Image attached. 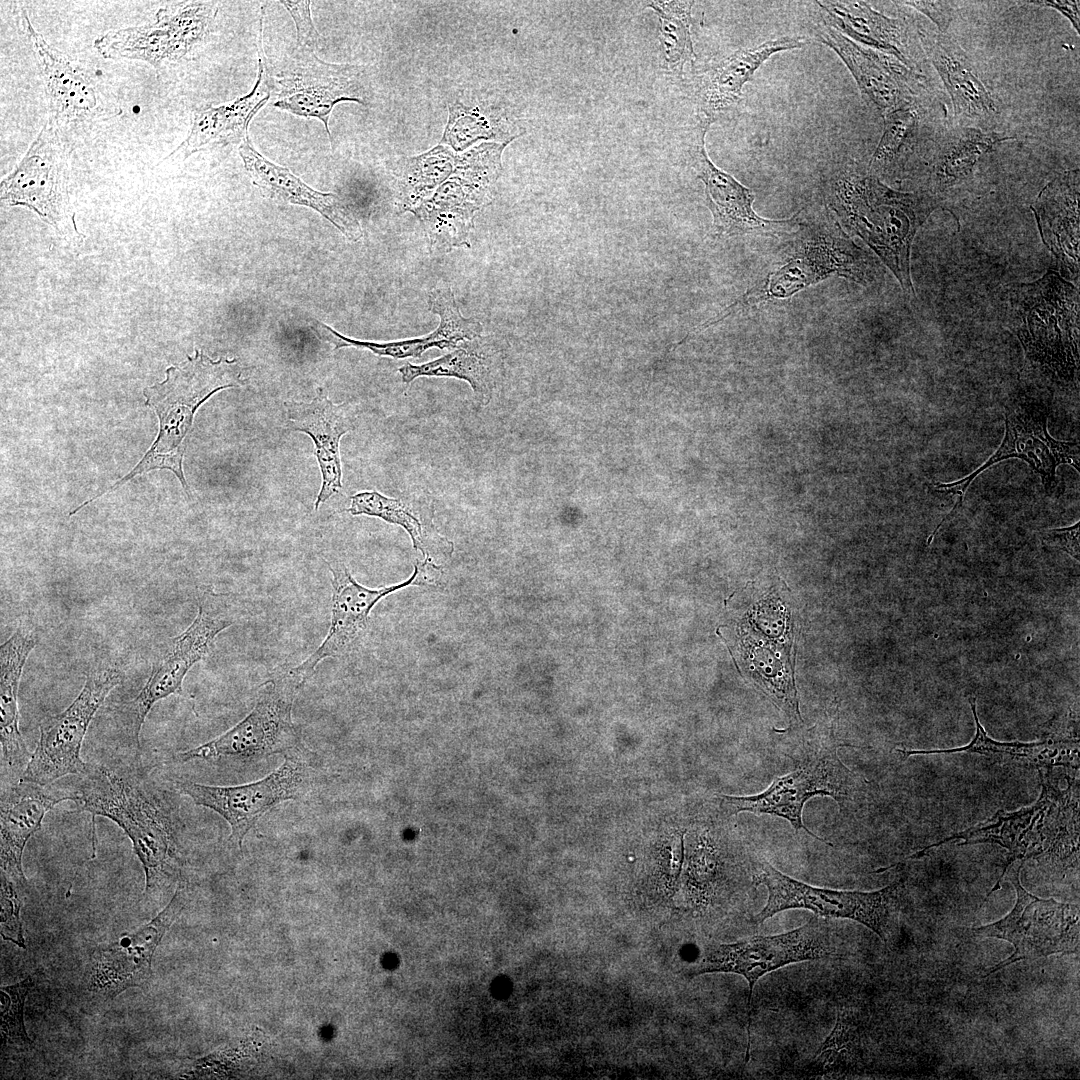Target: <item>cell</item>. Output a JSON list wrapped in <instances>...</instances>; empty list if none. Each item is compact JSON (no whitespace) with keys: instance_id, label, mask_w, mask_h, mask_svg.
Instances as JSON below:
<instances>
[{"instance_id":"cell-44","label":"cell","mask_w":1080,"mask_h":1080,"mask_svg":"<svg viewBox=\"0 0 1080 1080\" xmlns=\"http://www.w3.org/2000/svg\"><path fill=\"white\" fill-rule=\"evenodd\" d=\"M1027 3L1034 4L1036 6L1051 7V8H1054V9L1058 10L1059 12H1061L1065 17H1067L1070 20L1073 27L1079 33V22H1080V18H1079L1080 2L1079 1H1067V0L1066 1H1062V0L1054 1L1053 0V1H1029Z\"/></svg>"},{"instance_id":"cell-11","label":"cell","mask_w":1080,"mask_h":1080,"mask_svg":"<svg viewBox=\"0 0 1080 1080\" xmlns=\"http://www.w3.org/2000/svg\"><path fill=\"white\" fill-rule=\"evenodd\" d=\"M120 681L121 674L115 668L89 672L74 701L61 713L41 721L38 744L20 780L47 786L67 775L84 774L88 764L80 751L87 729Z\"/></svg>"},{"instance_id":"cell-21","label":"cell","mask_w":1080,"mask_h":1080,"mask_svg":"<svg viewBox=\"0 0 1080 1080\" xmlns=\"http://www.w3.org/2000/svg\"><path fill=\"white\" fill-rule=\"evenodd\" d=\"M19 16L45 85L50 113L48 120L60 129L61 124L91 119L99 106L97 89L91 76L35 30L25 7H19Z\"/></svg>"},{"instance_id":"cell-14","label":"cell","mask_w":1080,"mask_h":1080,"mask_svg":"<svg viewBox=\"0 0 1080 1080\" xmlns=\"http://www.w3.org/2000/svg\"><path fill=\"white\" fill-rule=\"evenodd\" d=\"M223 595L212 591L201 594L197 615L191 624L172 639L167 650L154 664L150 676L130 702V731L138 751L140 734L150 710L158 701L182 693V684L189 670L212 650L217 636L233 625Z\"/></svg>"},{"instance_id":"cell-16","label":"cell","mask_w":1080,"mask_h":1080,"mask_svg":"<svg viewBox=\"0 0 1080 1080\" xmlns=\"http://www.w3.org/2000/svg\"><path fill=\"white\" fill-rule=\"evenodd\" d=\"M328 569L332 578V607L327 635L310 656L289 669L302 686L323 660L340 657L354 647L367 629L371 610L382 598L414 583L432 581L439 575V568L425 559L416 563L413 574L404 582L370 589L358 583L342 562H329Z\"/></svg>"},{"instance_id":"cell-5","label":"cell","mask_w":1080,"mask_h":1080,"mask_svg":"<svg viewBox=\"0 0 1080 1080\" xmlns=\"http://www.w3.org/2000/svg\"><path fill=\"white\" fill-rule=\"evenodd\" d=\"M1078 813V794L1068 788L1059 790L1048 779H1042V792L1033 805L1014 812L999 810L988 820L931 844L911 858L955 840H960V845L982 842L1001 845L1009 851L1004 869L1013 861L1043 854L1078 856Z\"/></svg>"},{"instance_id":"cell-37","label":"cell","mask_w":1080,"mask_h":1080,"mask_svg":"<svg viewBox=\"0 0 1080 1080\" xmlns=\"http://www.w3.org/2000/svg\"><path fill=\"white\" fill-rule=\"evenodd\" d=\"M883 117V134L870 161V170L875 173L900 169L912 152L919 132L920 120L914 105L893 110Z\"/></svg>"},{"instance_id":"cell-29","label":"cell","mask_w":1080,"mask_h":1080,"mask_svg":"<svg viewBox=\"0 0 1080 1080\" xmlns=\"http://www.w3.org/2000/svg\"><path fill=\"white\" fill-rule=\"evenodd\" d=\"M1079 171L1058 175L1038 194L1032 210L1044 244L1069 275L1079 272Z\"/></svg>"},{"instance_id":"cell-34","label":"cell","mask_w":1080,"mask_h":1080,"mask_svg":"<svg viewBox=\"0 0 1080 1080\" xmlns=\"http://www.w3.org/2000/svg\"><path fill=\"white\" fill-rule=\"evenodd\" d=\"M496 354L480 337L464 341L453 351L415 365L406 363L399 368L404 383L419 377H452L466 381L481 405H488L496 386Z\"/></svg>"},{"instance_id":"cell-25","label":"cell","mask_w":1080,"mask_h":1080,"mask_svg":"<svg viewBox=\"0 0 1080 1080\" xmlns=\"http://www.w3.org/2000/svg\"><path fill=\"white\" fill-rule=\"evenodd\" d=\"M428 304L430 310L439 315L440 323L434 331L424 337L380 343L346 337L322 322H316L318 326L316 325L315 330L335 349L355 347L394 359L418 358L430 348L452 349L456 348L459 342L480 337L481 323L462 316L450 288L433 290L429 295Z\"/></svg>"},{"instance_id":"cell-19","label":"cell","mask_w":1080,"mask_h":1080,"mask_svg":"<svg viewBox=\"0 0 1080 1080\" xmlns=\"http://www.w3.org/2000/svg\"><path fill=\"white\" fill-rule=\"evenodd\" d=\"M182 906L183 895L178 888L170 903L151 922L106 947H99L91 958L89 989L113 998L146 982L151 975L154 951Z\"/></svg>"},{"instance_id":"cell-33","label":"cell","mask_w":1080,"mask_h":1080,"mask_svg":"<svg viewBox=\"0 0 1080 1080\" xmlns=\"http://www.w3.org/2000/svg\"><path fill=\"white\" fill-rule=\"evenodd\" d=\"M931 61L950 95L955 116L986 123L998 114L994 99L954 40L941 33L932 47Z\"/></svg>"},{"instance_id":"cell-18","label":"cell","mask_w":1080,"mask_h":1080,"mask_svg":"<svg viewBox=\"0 0 1080 1080\" xmlns=\"http://www.w3.org/2000/svg\"><path fill=\"white\" fill-rule=\"evenodd\" d=\"M710 124L700 120L696 141L692 144V166L703 182L707 206L718 235L774 234L799 225V212L787 219H767L753 209L754 192L729 173L718 168L705 149V135Z\"/></svg>"},{"instance_id":"cell-20","label":"cell","mask_w":1080,"mask_h":1080,"mask_svg":"<svg viewBox=\"0 0 1080 1080\" xmlns=\"http://www.w3.org/2000/svg\"><path fill=\"white\" fill-rule=\"evenodd\" d=\"M815 36L840 57L864 99L882 115L914 105L915 75L897 59L859 45L824 23Z\"/></svg>"},{"instance_id":"cell-27","label":"cell","mask_w":1080,"mask_h":1080,"mask_svg":"<svg viewBox=\"0 0 1080 1080\" xmlns=\"http://www.w3.org/2000/svg\"><path fill=\"white\" fill-rule=\"evenodd\" d=\"M801 37L782 36L757 46L738 49L703 75L698 97L700 120L712 124L740 102L742 89L755 72L774 54L800 49Z\"/></svg>"},{"instance_id":"cell-4","label":"cell","mask_w":1080,"mask_h":1080,"mask_svg":"<svg viewBox=\"0 0 1080 1080\" xmlns=\"http://www.w3.org/2000/svg\"><path fill=\"white\" fill-rule=\"evenodd\" d=\"M1079 295L1074 285L1048 271L1020 284L1009 296L1008 319L1026 366L1062 386L1077 380Z\"/></svg>"},{"instance_id":"cell-35","label":"cell","mask_w":1080,"mask_h":1080,"mask_svg":"<svg viewBox=\"0 0 1080 1080\" xmlns=\"http://www.w3.org/2000/svg\"><path fill=\"white\" fill-rule=\"evenodd\" d=\"M1010 139L1013 137L975 127H960L951 131L932 158L935 186L945 189L963 183L972 176L981 157L990 153L997 144Z\"/></svg>"},{"instance_id":"cell-28","label":"cell","mask_w":1080,"mask_h":1080,"mask_svg":"<svg viewBox=\"0 0 1080 1080\" xmlns=\"http://www.w3.org/2000/svg\"><path fill=\"white\" fill-rule=\"evenodd\" d=\"M815 3L824 24L850 37L852 41L894 57L909 69L915 67L916 47L903 20L887 17L862 1L827 0Z\"/></svg>"},{"instance_id":"cell-40","label":"cell","mask_w":1080,"mask_h":1080,"mask_svg":"<svg viewBox=\"0 0 1080 1080\" xmlns=\"http://www.w3.org/2000/svg\"><path fill=\"white\" fill-rule=\"evenodd\" d=\"M14 881L4 873L1 875V935L4 940H10L18 946L25 948L20 909L22 901L16 891Z\"/></svg>"},{"instance_id":"cell-7","label":"cell","mask_w":1080,"mask_h":1080,"mask_svg":"<svg viewBox=\"0 0 1080 1080\" xmlns=\"http://www.w3.org/2000/svg\"><path fill=\"white\" fill-rule=\"evenodd\" d=\"M754 881L767 889L764 908L753 917L761 924L788 909H807L823 918L857 921L887 941L904 892L902 881L877 891L860 892L808 885L775 869L766 861H756Z\"/></svg>"},{"instance_id":"cell-12","label":"cell","mask_w":1080,"mask_h":1080,"mask_svg":"<svg viewBox=\"0 0 1080 1080\" xmlns=\"http://www.w3.org/2000/svg\"><path fill=\"white\" fill-rule=\"evenodd\" d=\"M217 13L218 3L211 1L167 5L157 11L155 22L108 31L95 40L94 47L104 58L140 60L159 69L200 44Z\"/></svg>"},{"instance_id":"cell-24","label":"cell","mask_w":1080,"mask_h":1080,"mask_svg":"<svg viewBox=\"0 0 1080 1080\" xmlns=\"http://www.w3.org/2000/svg\"><path fill=\"white\" fill-rule=\"evenodd\" d=\"M289 425L306 433L315 445L322 484L315 500V510L342 488L339 443L354 428V417L346 404L333 403L323 390L310 402L285 403Z\"/></svg>"},{"instance_id":"cell-30","label":"cell","mask_w":1080,"mask_h":1080,"mask_svg":"<svg viewBox=\"0 0 1080 1080\" xmlns=\"http://www.w3.org/2000/svg\"><path fill=\"white\" fill-rule=\"evenodd\" d=\"M348 511L354 515L380 518L401 526L410 536L413 547L425 558L449 557L452 542L442 537L433 522L434 507L426 491L390 498L377 491H362L351 496Z\"/></svg>"},{"instance_id":"cell-45","label":"cell","mask_w":1080,"mask_h":1080,"mask_svg":"<svg viewBox=\"0 0 1080 1080\" xmlns=\"http://www.w3.org/2000/svg\"><path fill=\"white\" fill-rule=\"evenodd\" d=\"M683 862V837L674 835L671 841L670 875L675 880L679 875Z\"/></svg>"},{"instance_id":"cell-15","label":"cell","mask_w":1080,"mask_h":1080,"mask_svg":"<svg viewBox=\"0 0 1080 1080\" xmlns=\"http://www.w3.org/2000/svg\"><path fill=\"white\" fill-rule=\"evenodd\" d=\"M5 206H25L56 228L73 222L68 156L59 128L47 120L22 160L0 186Z\"/></svg>"},{"instance_id":"cell-8","label":"cell","mask_w":1080,"mask_h":1080,"mask_svg":"<svg viewBox=\"0 0 1080 1080\" xmlns=\"http://www.w3.org/2000/svg\"><path fill=\"white\" fill-rule=\"evenodd\" d=\"M1048 414L1046 406L1035 401L1017 400L1008 404L1004 413V438L993 455L971 474L958 481L928 484L932 492L956 496V503L930 535L927 545L931 543L943 524L956 515L964 501L967 489L976 477L1003 460L1018 458L1025 461L1039 475L1043 488L1049 496L1057 487L1058 466L1067 464L1079 471L1078 444L1054 439L1047 427Z\"/></svg>"},{"instance_id":"cell-42","label":"cell","mask_w":1080,"mask_h":1080,"mask_svg":"<svg viewBox=\"0 0 1080 1080\" xmlns=\"http://www.w3.org/2000/svg\"><path fill=\"white\" fill-rule=\"evenodd\" d=\"M1079 524L1064 528L1043 530L1039 533L1042 543L1048 547L1066 552L1079 561Z\"/></svg>"},{"instance_id":"cell-31","label":"cell","mask_w":1080,"mask_h":1080,"mask_svg":"<svg viewBox=\"0 0 1080 1080\" xmlns=\"http://www.w3.org/2000/svg\"><path fill=\"white\" fill-rule=\"evenodd\" d=\"M969 703L975 721V735L965 746L952 749L906 750L898 752L908 758L912 755L977 753L999 761L1011 762L1020 766L1049 768L1054 766L1079 767V742L1069 739L1048 738L1039 742H1000L990 738L977 715L975 699Z\"/></svg>"},{"instance_id":"cell-10","label":"cell","mask_w":1080,"mask_h":1080,"mask_svg":"<svg viewBox=\"0 0 1080 1080\" xmlns=\"http://www.w3.org/2000/svg\"><path fill=\"white\" fill-rule=\"evenodd\" d=\"M301 687L289 670L278 672L260 686L248 715L219 737L178 753V760L252 759L293 750L299 737L292 708Z\"/></svg>"},{"instance_id":"cell-22","label":"cell","mask_w":1080,"mask_h":1080,"mask_svg":"<svg viewBox=\"0 0 1080 1080\" xmlns=\"http://www.w3.org/2000/svg\"><path fill=\"white\" fill-rule=\"evenodd\" d=\"M263 17L260 21L257 80L249 93L218 106L196 109L184 141L168 157H189L217 145L241 144L248 137L254 116L274 93V78L267 68L263 49Z\"/></svg>"},{"instance_id":"cell-38","label":"cell","mask_w":1080,"mask_h":1080,"mask_svg":"<svg viewBox=\"0 0 1080 1080\" xmlns=\"http://www.w3.org/2000/svg\"><path fill=\"white\" fill-rule=\"evenodd\" d=\"M693 1H653L646 7L655 11L660 21L659 40L669 68L681 73L686 63L693 64L695 53L690 33Z\"/></svg>"},{"instance_id":"cell-9","label":"cell","mask_w":1080,"mask_h":1080,"mask_svg":"<svg viewBox=\"0 0 1080 1080\" xmlns=\"http://www.w3.org/2000/svg\"><path fill=\"white\" fill-rule=\"evenodd\" d=\"M1021 860L1011 863L988 896L1004 877L1015 887L1017 900L1012 911L1003 919L973 930L982 937H994L1010 942L1014 952L986 975L1014 962L1035 960L1052 954L1076 953L1079 948V908L1054 899H1041L1027 892L1021 884Z\"/></svg>"},{"instance_id":"cell-39","label":"cell","mask_w":1080,"mask_h":1080,"mask_svg":"<svg viewBox=\"0 0 1080 1080\" xmlns=\"http://www.w3.org/2000/svg\"><path fill=\"white\" fill-rule=\"evenodd\" d=\"M33 985L32 977L1 987V1033L4 1041L28 1048L33 1042L28 1037L23 1019L26 996Z\"/></svg>"},{"instance_id":"cell-6","label":"cell","mask_w":1080,"mask_h":1080,"mask_svg":"<svg viewBox=\"0 0 1080 1080\" xmlns=\"http://www.w3.org/2000/svg\"><path fill=\"white\" fill-rule=\"evenodd\" d=\"M827 918L814 916L804 925L773 936H755L728 944L706 946L698 960L688 970L692 978L701 974L724 972L743 976L748 982L747 1048L745 1063L750 1056L751 1010L754 986L765 974L785 965L825 958H835L836 941Z\"/></svg>"},{"instance_id":"cell-13","label":"cell","mask_w":1080,"mask_h":1080,"mask_svg":"<svg viewBox=\"0 0 1080 1080\" xmlns=\"http://www.w3.org/2000/svg\"><path fill=\"white\" fill-rule=\"evenodd\" d=\"M369 84L357 65L328 63L300 47L274 79V106L290 114L320 120L332 142L329 118L340 102L367 105Z\"/></svg>"},{"instance_id":"cell-2","label":"cell","mask_w":1080,"mask_h":1080,"mask_svg":"<svg viewBox=\"0 0 1080 1080\" xmlns=\"http://www.w3.org/2000/svg\"><path fill=\"white\" fill-rule=\"evenodd\" d=\"M833 207L843 223L884 262L906 293H913V239L939 201L930 193L891 189L872 173L847 167L835 183Z\"/></svg>"},{"instance_id":"cell-36","label":"cell","mask_w":1080,"mask_h":1080,"mask_svg":"<svg viewBox=\"0 0 1080 1080\" xmlns=\"http://www.w3.org/2000/svg\"><path fill=\"white\" fill-rule=\"evenodd\" d=\"M835 270L851 271L843 265L835 264L832 258L825 261V258H822L820 253L817 256L811 253L809 257L797 258L779 271L769 274L768 278L763 281V286L757 285L747 292L741 301L734 303V306L731 305L729 308L746 304L750 299L762 300L788 297L799 289L820 281Z\"/></svg>"},{"instance_id":"cell-1","label":"cell","mask_w":1080,"mask_h":1080,"mask_svg":"<svg viewBox=\"0 0 1080 1080\" xmlns=\"http://www.w3.org/2000/svg\"><path fill=\"white\" fill-rule=\"evenodd\" d=\"M78 785L69 791V800L92 817V844L95 857V818L115 822L129 837L133 851L145 872V892L150 893L173 880L179 872V821L173 807L163 798L102 765L91 766Z\"/></svg>"},{"instance_id":"cell-41","label":"cell","mask_w":1080,"mask_h":1080,"mask_svg":"<svg viewBox=\"0 0 1080 1080\" xmlns=\"http://www.w3.org/2000/svg\"><path fill=\"white\" fill-rule=\"evenodd\" d=\"M291 15L297 33L299 47L314 51L318 48L321 35L314 26L310 10V1H280Z\"/></svg>"},{"instance_id":"cell-17","label":"cell","mask_w":1080,"mask_h":1080,"mask_svg":"<svg viewBox=\"0 0 1080 1080\" xmlns=\"http://www.w3.org/2000/svg\"><path fill=\"white\" fill-rule=\"evenodd\" d=\"M309 772L304 761L286 754L284 762L261 780L237 786H212L193 781H176V787L196 805L213 810L231 827L230 841L241 846L257 821L278 803L295 800L308 786Z\"/></svg>"},{"instance_id":"cell-43","label":"cell","mask_w":1080,"mask_h":1080,"mask_svg":"<svg viewBox=\"0 0 1080 1080\" xmlns=\"http://www.w3.org/2000/svg\"><path fill=\"white\" fill-rule=\"evenodd\" d=\"M926 15L939 28L942 34L948 30L956 13V6L948 1H899Z\"/></svg>"},{"instance_id":"cell-26","label":"cell","mask_w":1080,"mask_h":1080,"mask_svg":"<svg viewBox=\"0 0 1080 1080\" xmlns=\"http://www.w3.org/2000/svg\"><path fill=\"white\" fill-rule=\"evenodd\" d=\"M64 800H69L68 790L47 789L22 780L2 790L1 869L19 887L27 884L22 855L28 840L41 828L45 814Z\"/></svg>"},{"instance_id":"cell-23","label":"cell","mask_w":1080,"mask_h":1080,"mask_svg":"<svg viewBox=\"0 0 1080 1080\" xmlns=\"http://www.w3.org/2000/svg\"><path fill=\"white\" fill-rule=\"evenodd\" d=\"M239 154L247 174L263 196L275 202L311 208L351 241L362 237L353 211L337 194L315 190L289 169L268 160L254 148L249 137L239 145Z\"/></svg>"},{"instance_id":"cell-3","label":"cell","mask_w":1080,"mask_h":1080,"mask_svg":"<svg viewBox=\"0 0 1080 1080\" xmlns=\"http://www.w3.org/2000/svg\"><path fill=\"white\" fill-rule=\"evenodd\" d=\"M839 746L831 732L805 737L797 749L788 754L794 769L775 778L764 791L749 796L719 795L726 816L750 812L779 817L788 821L796 832L804 830L814 839L825 842L803 823L806 802L815 796H827L841 811H849L860 805L865 794V781L842 762L838 755Z\"/></svg>"},{"instance_id":"cell-32","label":"cell","mask_w":1080,"mask_h":1080,"mask_svg":"<svg viewBox=\"0 0 1080 1080\" xmlns=\"http://www.w3.org/2000/svg\"><path fill=\"white\" fill-rule=\"evenodd\" d=\"M37 644L36 636L18 628L0 647V741L2 765L20 769L31 754L19 730L18 691L26 660Z\"/></svg>"}]
</instances>
